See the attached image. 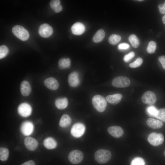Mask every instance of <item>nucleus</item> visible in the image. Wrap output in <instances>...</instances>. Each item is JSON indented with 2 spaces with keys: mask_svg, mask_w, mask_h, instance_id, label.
I'll use <instances>...</instances> for the list:
<instances>
[{
  "mask_svg": "<svg viewBox=\"0 0 165 165\" xmlns=\"http://www.w3.org/2000/svg\"><path fill=\"white\" fill-rule=\"evenodd\" d=\"M146 124L148 127L153 129L161 128L163 125L161 121L152 118L148 119L146 121Z\"/></svg>",
  "mask_w": 165,
  "mask_h": 165,
  "instance_id": "a211bd4d",
  "label": "nucleus"
},
{
  "mask_svg": "<svg viewBox=\"0 0 165 165\" xmlns=\"http://www.w3.org/2000/svg\"><path fill=\"white\" fill-rule=\"evenodd\" d=\"M9 151L8 149L4 147L0 148V159L2 161L7 160L8 158Z\"/></svg>",
  "mask_w": 165,
  "mask_h": 165,
  "instance_id": "a878e982",
  "label": "nucleus"
},
{
  "mask_svg": "<svg viewBox=\"0 0 165 165\" xmlns=\"http://www.w3.org/2000/svg\"><path fill=\"white\" fill-rule=\"evenodd\" d=\"M111 153L107 150L99 149L94 154V158L96 161L101 164L107 162L110 159Z\"/></svg>",
  "mask_w": 165,
  "mask_h": 165,
  "instance_id": "f257e3e1",
  "label": "nucleus"
},
{
  "mask_svg": "<svg viewBox=\"0 0 165 165\" xmlns=\"http://www.w3.org/2000/svg\"><path fill=\"white\" fill-rule=\"evenodd\" d=\"M158 59L162 65L163 68L165 70V56H160L159 57Z\"/></svg>",
  "mask_w": 165,
  "mask_h": 165,
  "instance_id": "e433bc0d",
  "label": "nucleus"
},
{
  "mask_svg": "<svg viewBox=\"0 0 165 165\" xmlns=\"http://www.w3.org/2000/svg\"><path fill=\"white\" fill-rule=\"evenodd\" d=\"M135 56V53L134 52H131L128 54L126 55L124 57V61L127 62L130 61Z\"/></svg>",
  "mask_w": 165,
  "mask_h": 165,
  "instance_id": "f704fd0d",
  "label": "nucleus"
},
{
  "mask_svg": "<svg viewBox=\"0 0 165 165\" xmlns=\"http://www.w3.org/2000/svg\"><path fill=\"white\" fill-rule=\"evenodd\" d=\"M159 11L160 13L162 14L165 13V1L163 4H160L158 6Z\"/></svg>",
  "mask_w": 165,
  "mask_h": 165,
  "instance_id": "4c0bfd02",
  "label": "nucleus"
},
{
  "mask_svg": "<svg viewBox=\"0 0 165 165\" xmlns=\"http://www.w3.org/2000/svg\"><path fill=\"white\" fill-rule=\"evenodd\" d=\"M158 110L154 106L150 105L146 108V112L150 116L155 117Z\"/></svg>",
  "mask_w": 165,
  "mask_h": 165,
  "instance_id": "7c9ffc66",
  "label": "nucleus"
},
{
  "mask_svg": "<svg viewBox=\"0 0 165 165\" xmlns=\"http://www.w3.org/2000/svg\"><path fill=\"white\" fill-rule=\"evenodd\" d=\"M129 45L126 43H122L120 44L118 46V48L120 50H126L129 48Z\"/></svg>",
  "mask_w": 165,
  "mask_h": 165,
  "instance_id": "c9c22d12",
  "label": "nucleus"
},
{
  "mask_svg": "<svg viewBox=\"0 0 165 165\" xmlns=\"http://www.w3.org/2000/svg\"><path fill=\"white\" fill-rule=\"evenodd\" d=\"M121 39V37L118 35L113 34L108 38L109 42L113 45L118 43Z\"/></svg>",
  "mask_w": 165,
  "mask_h": 165,
  "instance_id": "cd10ccee",
  "label": "nucleus"
},
{
  "mask_svg": "<svg viewBox=\"0 0 165 165\" xmlns=\"http://www.w3.org/2000/svg\"><path fill=\"white\" fill-rule=\"evenodd\" d=\"M53 33L52 27L47 24L41 25L38 29L40 35L43 38H47L50 36Z\"/></svg>",
  "mask_w": 165,
  "mask_h": 165,
  "instance_id": "9d476101",
  "label": "nucleus"
},
{
  "mask_svg": "<svg viewBox=\"0 0 165 165\" xmlns=\"http://www.w3.org/2000/svg\"><path fill=\"white\" fill-rule=\"evenodd\" d=\"M34 127L32 123L30 121L24 122L22 124L20 127V131L24 135L28 136L33 132Z\"/></svg>",
  "mask_w": 165,
  "mask_h": 165,
  "instance_id": "9b49d317",
  "label": "nucleus"
},
{
  "mask_svg": "<svg viewBox=\"0 0 165 165\" xmlns=\"http://www.w3.org/2000/svg\"><path fill=\"white\" fill-rule=\"evenodd\" d=\"M155 117L165 122V108L158 110Z\"/></svg>",
  "mask_w": 165,
  "mask_h": 165,
  "instance_id": "c756f323",
  "label": "nucleus"
},
{
  "mask_svg": "<svg viewBox=\"0 0 165 165\" xmlns=\"http://www.w3.org/2000/svg\"><path fill=\"white\" fill-rule=\"evenodd\" d=\"M18 112L19 114L21 116L27 117L31 114L32 108L29 104L26 103H22L19 106Z\"/></svg>",
  "mask_w": 165,
  "mask_h": 165,
  "instance_id": "1a4fd4ad",
  "label": "nucleus"
},
{
  "mask_svg": "<svg viewBox=\"0 0 165 165\" xmlns=\"http://www.w3.org/2000/svg\"><path fill=\"white\" fill-rule=\"evenodd\" d=\"M72 33L76 35H80L83 34L85 30L84 25L80 22L75 23L71 27Z\"/></svg>",
  "mask_w": 165,
  "mask_h": 165,
  "instance_id": "2eb2a0df",
  "label": "nucleus"
},
{
  "mask_svg": "<svg viewBox=\"0 0 165 165\" xmlns=\"http://www.w3.org/2000/svg\"><path fill=\"white\" fill-rule=\"evenodd\" d=\"M130 84L129 79L127 77L122 76L115 77L112 81V86L118 88L126 87L128 86Z\"/></svg>",
  "mask_w": 165,
  "mask_h": 165,
  "instance_id": "39448f33",
  "label": "nucleus"
},
{
  "mask_svg": "<svg viewBox=\"0 0 165 165\" xmlns=\"http://www.w3.org/2000/svg\"><path fill=\"white\" fill-rule=\"evenodd\" d=\"M138 1H143V0H137Z\"/></svg>",
  "mask_w": 165,
  "mask_h": 165,
  "instance_id": "a19ab883",
  "label": "nucleus"
},
{
  "mask_svg": "<svg viewBox=\"0 0 165 165\" xmlns=\"http://www.w3.org/2000/svg\"><path fill=\"white\" fill-rule=\"evenodd\" d=\"M12 32L16 37L22 41L27 40L29 37L28 31L20 25L14 26L12 29Z\"/></svg>",
  "mask_w": 165,
  "mask_h": 165,
  "instance_id": "7ed1b4c3",
  "label": "nucleus"
},
{
  "mask_svg": "<svg viewBox=\"0 0 165 165\" xmlns=\"http://www.w3.org/2000/svg\"><path fill=\"white\" fill-rule=\"evenodd\" d=\"M122 95L119 94L108 96L106 99L108 102L112 104L116 105L119 103L122 98Z\"/></svg>",
  "mask_w": 165,
  "mask_h": 165,
  "instance_id": "6ab92c4d",
  "label": "nucleus"
},
{
  "mask_svg": "<svg viewBox=\"0 0 165 165\" xmlns=\"http://www.w3.org/2000/svg\"><path fill=\"white\" fill-rule=\"evenodd\" d=\"M164 138L161 133L153 132L150 134L148 137V141L149 143L154 146H157L163 142Z\"/></svg>",
  "mask_w": 165,
  "mask_h": 165,
  "instance_id": "20e7f679",
  "label": "nucleus"
},
{
  "mask_svg": "<svg viewBox=\"0 0 165 165\" xmlns=\"http://www.w3.org/2000/svg\"><path fill=\"white\" fill-rule=\"evenodd\" d=\"M71 60L69 58H62L58 61V67L59 68L62 69H67L70 68Z\"/></svg>",
  "mask_w": 165,
  "mask_h": 165,
  "instance_id": "4be33fe9",
  "label": "nucleus"
},
{
  "mask_svg": "<svg viewBox=\"0 0 165 165\" xmlns=\"http://www.w3.org/2000/svg\"><path fill=\"white\" fill-rule=\"evenodd\" d=\"M20 91L22 95L24 96H27L31 92V86L27 81H23L20 86Z\"/></svg>",
  "mask_w": 165,
  "mask_h": 165,
  "instance_id": "f3484780",
  "label": "nucleus"
},
{
  "mask_svg": "<svg viewBox=\"0 0 165 165\" xmlns=\"http://www.w3.org/2000/svg\"><path fill=\"white\" fill-rule=\"evenodd\" d=\"M71 122V119L69 116L67 114H64L60 120L59 125L62 127H66L70 125Z\"/></svg>",
  "mask_w": 165,
  "mask_h": 165,
  "instance_id": "5701e85b",
  "label": "nucleus"
},
{
  "mask_svg": "<svg viewBox=\"0 0 165 165\" xmlns=\"http://www.w3.org/2000/svg\"><path fill=\"white\" fill-rule=\"evenodd\" d=\"M162 20L163 23L165 24V15L162 17Z\"/></svg>",
  "mask_w": 165,
  "mask_h": 165,
  "instance_id": "ea45409f",
  "label": "nucleus"
},
{
  "mask_svg": "<svg viewBox=\"0 0 165 165\" xmlns=\"http://www.w3.org/2000/svg\"><path fill=\"white\" fill-rule=\"evenodd\" d=\"M50 4L51 8L56 13H59L62 10V7L60 5V1L59 0H51Z\"/></svg>",
  "mask_w": 165,
  "mask_h": 165,
  "instance_id": "393cba45",
  "label": "nucleus"
},
{
  "mask_svg": "<svg viewBox=\"0 0 165 165\" xmlns=\"http://www.w3.org/2000/svg\"><path fill=\"white\" fill-rule=\"evenodd\" d=\"M43 145L46 148L48 149H53L56 147L57 143L53 138L49 137L44 140Z\"/></svg>",
  "mask_w": 165,
  "mask_h": 165,
  "instance_id": "aec40b11",
  "label": "nucleus"
},
{
  "mask_svg": "<svg viewBox=\"0 0 165 165\" xmlns=\"http://www.w3.org/2000/svg\"><path fill=\"white\" fill-rule=\"evenodd\" d=\"M145 161L142 158L136 157L132 160L131 165H145Z\"/></svg>",
  "mask_w": 165,
  "mask_h": 165,
  "instance_id": "473e14b6",
  "label": "nucleus"
},
{
  "mask_svg": "<svg viewBox=\"0 0 165 165\" xmlns=\"http://www.w3.org/2000/svg\"><path fill=\"white\" fill-rule=\"evenodd\" d=\"M68 105V100L65 97L57 99L55 101V105L59 109H63L65 108Z\"/></svg>",
  "mask_w": 165,
  "mask_h": 165,
  "instance_id": "412c9836",
  "label": "nucleus"
},
{
  "mask_svg": "<svg viewBox=\"0 0 165 165\" xmlns=\"http://www.w3.org/2000/svg\"><path fill=\"white\" fill-rule=\"evenodd\" d=\"M141 99L144 103L149 105L154 104L156 101V95L150 91L145 92L142 96Z\"/></svg>",
  "mask_w": 165,
  "mask_h": 165,
  "instance_id": "6e6552de",
  "label": "nucleus"
},
{
  "mask_svg": "<svg viewBox=\"0 0 165 165\" xmlns=\"http://www.w3.org/2000/svg\"><path fill=\"white\" fill-rule=\"evenodd\" d=\"M164 155L165 156V151L164 152Z\"/></svg>",
  "mask_w": 165,
  "mask_h": 165,
  "instance_id": "79ce46f5",
  "label": "nucleus"
},
{
  "mask_svg": "<svg viewBox=\"0 0 165 165\" xmlns=\"http://www.w3.org/2000/svg\"><path fill=\"white\" fill-rule=\"evenodd\" d=\"M129 40L132 46L134 48H137L139 45V41L137 37L134 34L130 35L129 37Z\"/></svg>",
  "mask_w": 165,
  "mask_h": 165,
  "instance_id": "bb28decb",
  "label": "nucleus"
},
{
  "mask_svg": "<svg viewBox=\"0 0 165 165\" xmlns=\"http://www.w3.org/2000/svg\"><path fill=\"white\" fill-rule=\"evenodd\" d=\"M9 49L7 46L2 45L0 47V59L5 57L9 53Z\"/></svg>",
  "mask_w": 165,
  "mask_h": 165,
  "instance_id": "2f4dec72",
  "label": "nucleus"
},
{
  "mask_svg": "<svg viewBox=\"0 0 165 165\" xmlns=\"http://www.w3.org/2000/svg\"><path fill=\"white\" fill-rule=\"evenodd\" d=\"M44 84L47 88L52 90H56L59 86L57 80L53 77H50L46 79L44 81Z\"/></svg>",
  "mask_w": 165,
  "mask_h": 165,
  "instance_id": "4468645a",
  "label": "nucleus"
},
{
  "mask_svg": "<svg viewBox=\"0 0 165 165\" xmlns=\"http://www.w3.org/2000/svg\"><path fill=\"white\" fill-rule=\"evenodd\" d=\"M24 142L26 147L29 150L33 151L37 148L38 142L35 138L27 137L25 138Z\"/></svg>",
  "mask_w": 165,
  "mask_h": 165,
  "instance_id": "f8f14e48",
  "label": "nucleus"
},
{
  "mask_svg": "<svg viewBox=\"0 0 165 165\" xmlns=\"http://www.w3.org/2000/svg\"><path fill=\"white\" fill-rule=\"evenodd\" d=\"M85 130V127L84 124L78 123L73 125L71 129V133L73 137L79 138L83 134Z\"/></svg>",
  "mask_w": 165,
  "mask_h": 165,
  "instance_id": "423d86ee",
  "label": "nucleus"
},
{
  "mask_svg": "<svg viewBox=\"0 0 165 165\" xmlns=\"http://www.w3.org/2000/svg\"><path fill=\"white\" fill-rule=\"evenodd\" d=\"M143 62L142 59L140 57H138L134 62L130 63L129 66L131 68H136L140 66Z\"/></svg>",
  "mask_w": 165,
  "mask_h": 165,
  "instance_id": "72a5a7b5",
  "label": "nucleus"
},
{
  "mask_svg": "<svg viewBox=\"0 0 165 165\" xmlns=\"http://www.w3.org/2000/svg\"><path fill=\"white\" fill-rule=\"evenodd\" d=\"M83 155L80 151L75 150L71 151L69 154L68 159L69 161L74 164L80 163L83 160Z\"/></svg>",
  "mask_w": 165,
  "mask_h": 165,
  "instance_id": "0eeeda50",
  "label": "nucleus"
},
{
  "mask_svg": "<svg viewBox=\"0 0 165 165\" xmlns=\"http://www.w3.org/2000/svg\"><path fill=\"white\" fill-rule=\"evenodd\" d=\"M105 35V33L103 29L99 30L94 35L93 38V41L95 43L101 42L104 39Z\"/></svg>",
  "mask_w": 165,
  "mask_h": 165,
  "instance_id": "b1692460",
  "label": "nucleus"
},
{
  "mask_svg": "<svg viewBox=\"0 0 165 165\" xmlns=\"http://www.w3.org/2000/svg\"><path fill=\"white\" fill-rule=\"evenodd\" d=\"M107 131L111 135L116 138L120 137L124 133L123 129L117 126L110 127L108 128Z\"/></svg>",
  "mask_w": 165,
  "mask_h": 165,
  "instance_id": "ddd939ff",
  "label": "nucleus"
},
{
  "mask_svg": "<svg viewBox=\"0 0 165 165\" xmlns=\"http://www.w3.org/2000/svg\"><path fill=\"white\" fill-rule=\"evenodd\" d=\"M156 42L153 41H150L148 44L147 49L148 53L149 54L154 53L156 49Z\"/></svg>",
  "mask_w": 165,
  "mask_h": 165,
  "instance_id": "c85d7f7f",
  "label": "nucleus"
},
{
  "mask_svg": "<svg viewBox=\"0 0 165 165\" xmlns=\"http://www.w3.org/2000/svg\"><path fill=\"white\" fill-rule=\"evenodd\" d=\"M92 103L96 110L99 112H103L107 106L106 100L102 96L97 95L92 99Z\"/></svg>",
  "mask_w": 165,
  "mask_h": 165,
  "instance_id": "f03ea898",
  "label": "nucleus"
},
{
  "mask_svg": "<svg viewBox=\"0 0 165 165\" xmlns=\"http://www.w3.org/2000/svg\"><path fill=\"white\" fill-rule=\"evenodd\" d=\"M21 165H35V164L34 161L31 160L24 163Z\"/></svg>",
  "mask_w": 165,
  "mask_h": 165,
  "instance_id": "58836bf2",
  "label": "nucleus"
},
{
  "mask_svg": "<svg viewBox=\"0 0 165 165\" xmlns=\"http://www.w3.org/2000/svg\"><path fill=\"white\" fill-rule=\"evenodd\" d=\"M68 80L71 86L75 87L78 86L79 83L78 73L76 72L71 73L68 75Z\"/></svg>",
  "mask_w": 165,
  "mask_h": 165,
  "instance_id": "dca6fc26",
  "label": "nucleus"
}]
</instances>
